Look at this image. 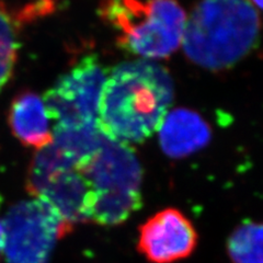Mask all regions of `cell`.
Wrapping results in <instances>:
<instances>
[{
  "label": "cell",
  "instance_id": "9",
  "mask_svg": "<svg viewBox=\"0 0 263 263\" xmlns=\"http://www.w3.org/2000/svg\"><path fill=\"white\" fill-rule=\"evenodd\" d=\"M158 132L161 149L170 158L187 157L211 139L208 122L199 113L182 108L168 112Z\"/></svg>",
  "mask_w": 263,
  "mask_h": 263
},
{
  "label": "cell",
  "instance_id": "14",
  "mask_svg": "<svg viewBox=\"0 0 263 263\" xmlns=\"http://www.w3.org/2000/svg\"><path fill=\"white\" fill-rule=\"evenodd\" d=\"M252 4L263 10V0H251Z\"/></svg>",
  "mask_w": 263,
  "mask_h": 263
},
{
  "label": "cell",
  "instance_id": "3",
  "mask_svg": "<svg viewBox=\"0 0 263 263\" xmlns=\"http://www.w3.org/2000/svg\"><path fill=\"white\" fill-rule=\"evenodd\" d=\"M79 170L92 192L90 223L118 226L141 208L143 171L128 145L102 134L97 151Z\"/></svg>",
  "mask_w": 263,
  "mask_h": 263
},
{
  "label": "cell",
  "instance_id": "1",
  "mask_svg": "<svg viewBox=\"0 0 263 263\" xmlns=\"http://www.w3.org/2000/svg\"><path fill=\"white\" fill-rule=\"evenodd\" d=\"M174 100L167 69L147 60L118 65L104 85L99 128L123 144L146 141L158 130Z\"/></svg>",
  "mask_w": 263,
  "mask_h": 263
},
{
  "label": "cell",
  "instance_id": "12",
  "mask_svg": "<svg viewBox=\"0 0 263 263\" xmlns=\"http://www.w3.org/2000/svg\"><path fill=\"white\" fill-rule=\"evenodd\" d=\"M18 55V47L0 39V90L10 79Z\"/></svg>",
  "mask_w": 263,
  "mask_h": 263
},
{
  "label": "cell",
  "instance_id": "5",
  "mask_svg": "<svg viewBox=\"0 0 263 263\" xmlns=\"http://www.w3.org/2000/svg\"><path fill=\"white\" fill-rule=\"evenodd\" d=\"M109 72L96 57H85L47 90L44 102L54 130L99 128V112Z\"/></svg>",
  "mask_w": 263,
  "mask_h": 263
},
{
  "label": "cell",
  "instance_id": "10",
  "mask_svg": "<svg viewBox=\"0 0 263 263\" xmlns=\"http://www.w3.org/2000/svg\"><path fill=\"white\" fill-rule=\"evenodd\" d=\"M8 120L15 138L36 152L54 141L52 120L44 99L35 92L23 91L16 96L11 102Z\"/></svg>",
  "mask_w": 263,
  "mask_h": 263
},
{
  "label": "cell",
  "instance_id": "6",
  "mask_svg": "<svg viewBox=\"0 0 263 263\" xmlns=\"http://www.w3.org/2000/svg\"><path fill=\"white\" fill-rule=\"evenodd\" d=\"M4 225L7 263H49L56 242L73 229L52 208L34 197L12 205Z\"/></svg>",
  "mask_w": 263,
  "mask_h": 263
},
{
  "label": "cell",
  "instance_id": "2",
  "mask_svg": "<svg viewBox=\"0 0 263 263\" xmlns=\"http://www.w3.org/2000/svg\"><path fill=\"white\" fill-rule=\"evenodd\" d=\"M260 28L248 0H201L186 20L184 53L204 69L225 70L252 51Z\"/></svg>",
  "mask_w": 263,
  "mask_h": 263
},
{
  "label": "cell",
  "instance_id": "4",
  "mask_svg": "<svg viewBox=\"0 0 263 263\" xmlns=\"http://www.w3.org/2000/svg\"><path fill=\"white\" fill-rule=\"evenodd\" d=\"M101 10L119 45L143 59H166L183 42L187 18L177 0H106Z\"/></svg>",
  "mask_w": 263,
  "mask_h": 263
},
{
  "label": "cell",
  "instance_id": "13",
  "mask_svg": "<svg viewBox=\"0 0 263 263\" xmlns=\"http://www.w3.org/2000/svg\"><path fill=\"white\" fill-rule=\"evenodd\" d=\"M5 245H6V230H5L4 220L0 219V257L4 254Z\"/></svg>",
  "mask_w": 263,
  "mask_h": 263
},
{
  "label": "cell",
  "instance_id": "7",
  "mask_svg": "<svg viewBox=\"0 0 263 263\" xmlns=\"http://www.w3.org/2000/svg\"><path fill=\"white\" fill-rule=\"evenodd\" d=\"M197 240L192 221L181 211L168 208L139 227L137 248L151 263H174L190 257Z\"/></svg>",
  "mask_w": 263,
  "mask_h": 263
},
{
  "label": "cell",
  "instance_id": "8",
  "mask_svg": "<svg viewBox=\"0 0 263 263\" xmlns=\"http://www.w3.org/2000/svg\"><path fill=\"white\" fill-rule=\"evenodd\" d=\"M27 190L34 199L52 208L71 227L91 220V187L79 169L57 172Z\"/></svg>",
  "mask_w": 263,
  "mask_h": 263
},
{
  "label": "cell",
  "instance_id": "11",
  "mask_svg": "<svg viewBox=\"0 0 263 263\" xmlns=\"http://www.w3.org/2000/svg\"><path fill=\"white\" fill-rule=\"evenodd\" d=\"M227 252L233 263H263V223L238 226L228 238Z\"/></svg>",
  "mask_w": 263,
  "mask_h": 263
}]
</instances>
